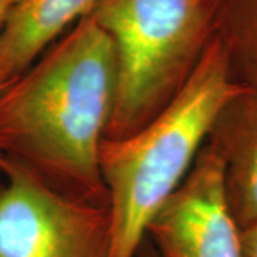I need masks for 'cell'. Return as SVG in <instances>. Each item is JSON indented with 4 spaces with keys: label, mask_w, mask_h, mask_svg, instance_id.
<instances>
[{
    "label": "cell",
    "mask_w": 257,
    "mask_h": 257,
    "mask_svg": "<svg viewBox=\"0 0 257 257\" xmlns=\"http://www.w3.org/2000/svg\"><path fill=\"white\" fill-rule=\"evenodd\" d=\"M116 50L92 15L0 87V153L66 194L107 204L99 150L114 106Z\"/></svg>",
    "instance_id": "1"
},
{
    "label": "cell",
    "mask_w": 257,
    "mask_h": 257,
    "mask_svg": "<svg viewBox=\"0 0 257 257\" xmlns=\"http://www.w3.org/2000/svg\"><path fill=\"white\" fill-rule=\"evenodd\" d=\"M243 89L231 73L226 47L216 39L157 116L132 135L101 140L110 257L139 256L152 219L192 169L220 111Z\"/></svg>",
    "instance_id": "2"
},
{
    "label": "cell",
    "mask_w": 257,
    "mask_h": 257,
    "mask_svg": "<svg viewBox=\"0 0 257 257\" xmlns=\"http://www.w3.org/2000/svg\"><path fill=\"white\" fill-rule=\"evenodd\" d=\"M203 0H97L93 19L116 50V96L106 138L147 124L175 97L199 56Z\"/></svg>",
    "instance_id": "3"
},
{
    "label": "cell",
    "mask_w": 257,
    "mask_h": 257,
    "mask_svg": "<svg viewBox=\"0 0 257 257\" xmlns=\"http://www.w3.org/2000/svg\"><path fill=\"white\" fill-rule=\"evenodd\" d=\"M0 257H110L107 204L57 190L0 153Z\"/></svg>",
    "instance_id": "4"
},
{
    "label": "cell",
    "mask_w": 257,
    "mask_h": 257,
    "mask_svg": "<svg viewBox=\"0 0 257 257\" xmlns=\"http://www.w3.org/2000/svg\"><path fill=\"white\" fill-rule=\"evenodd\" d=\"M147 237L159 257H243L241 229L227 202L223 162L210 142L152 219Z\"/></svg>",
    "instance_id": "5"
},
{
    "label": "cell",
    "mask_w": 257,
    "mask_h": 257,
    "mask_svg": "<svg viewBox=\"0 0 257 257\" xmlns=\"http://www.w3.org/2000/svg\"><path fill=\"white\" fill-rule=\"evenodd\" d=\"M209 142L223 162L224 187L240 229L257 221V93L247 87L216 119Z\"/></svg>",
    "instance_id": "6"
},
{
    "label": "cell",
    "mask_w": 257,
    "mask_h": 257,
    "mask_svg": "<svg viewBox=\"0 0 257 257\" xmlns=\"http://www.w3.org/2000/svg\"><path fill=\"white\" fill-rule=\"evenodd\" d=\"M97 0H18L0 32V86L28 70L64 29Z\"/></svg>",
    "instance_id": "7"
},
{
    "label": "cell",
    "mask_w": 257,
    "mask_h": 257,
    "mask_svg": "<svg viewBox=\"0 0 257 257\" xmlns=\"http://www.w3.org/2000/svg\"><path fill=\"white\" fill-rule=\"evenodd\" d=\"M239 37L240 79L237 82L257 93V0H246Z\"/></svg>",
    "instance_id": "8"
},
{
    "label": "cell",
    "mask_w": 257,
    "mask_h": 257,
    "mask_svg": "<svg viewBox=\"0 0 257 257\" xmlns=\"http://www.w3.org/2000/svg\"><path fill=\"white\" fill-rule=\"evenodd\" d=\"M243 257H257V221L241 229Z\"/></svg>",
    "instance_id": "9"
},
{
    "label": "cell",
    "mask_w": 257,
    "mask_h": 257,
    "mask_svg": "<svg viewBox=\"0 0 257 257\" xmlns=\"http://www.w3.org/2000/svg\"><path fill=\"white\" fill-rule=\"evenodd\" d=\"M16 2L18 0H0V32H2V29L5 26V22H6L10 10L15 6Z\"/></svg>",
    "instance_id": "10"
},
{
    "label": "cell",
    "mask_w": 257,
    "mask_h": 257,
    "mask_svg": "<svg viewBox=\"0 0 257 257\" xmlns=\"http://www.w3.org/2000/svg\"><path fill=\"white\" fill-rule=\"evenodd\" d=\"M138 257H159V256H157L156 250L153 248L152 244H149V246H145V244H143V247L140 248V253H139Z\"/></svg>",
    "instance_id": "11"
},
{
    "label": "cell",
    "mask_w": 257,
    "mask_h": 257,
    "mask_svg": "<svg viewBox=\"0 0 257 257\" xmlns=\"http://www.w3.org/2000/svg\"><path fill=\"white\" fill-rule=\"evenodd\" d=\"M0 87H2V86H0Z\"/></svg>",
    "instance_id": "12"
}]
</instances>
